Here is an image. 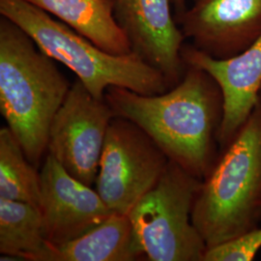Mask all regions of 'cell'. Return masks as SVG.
<instances>
[{
	"label": "cell",
	"mask_w": 261,
	"mask_h": 261,
	"mask_svg": "<svg viewBox=\"0 0 261 261\" xmlns=\"http://www.w3.org/2000/svg\"><path fill=\"white\" fill-rule=\"evenodd\" d=\"M174 15H178L187 9V0H171Z\"/></svg>",
	"instance_id": "17"
},
{
	"label": "cell",
	"mask_w": 261,
	"mask_h": 261,
	"mask_svg": "<svg viewBox=\"0 0 261 261\" xmlns=\"http://www.w3.org/2000/svg\"><path fill=\"white\" fill-rule=\"evenodd\" d=\"M259 98H260V100H261V89H260V92H259Z\"/></svg>",
	"instance_id": "18"
},
{
	"label": "cell",
	"mask_w": 261,
	"mask_h": 261,
	"mask_svg": "<svg viewBox=\"0 0 261 261\" xmlns=\"http://www.w3.org/2000/svg\"><path fill=\"white\" fill-rule=\"evenodd\" d=\"M40 184L45 236L54 245L74 240L113 213L96 190L73 177L50 154L43 162Z\"/></svg>",
	"instance_id": "9"
},
{
	"label": "cell",
	"mask_w": 261,
	"mask_h": 261,
	"mask_svg": "<svg viewBox=\"0 0 261 261\" xmlns=\"http://www.w3.org/2000/svg\"><path fill=\"white\" fill-rule=\"evenodd\" d=\"M0 14L24 30L43 53L75 73L97 99L103 100L111 86L143 95L169 89L164 75L134 51L123 56L107 53L27 0H0Z\"/></svg>",
	"instance_id": "4"
},
{
	"label": "cell",
	"mask_w": 261,
	"mask_h": 261,
	"mask_svg": "<svg viewBox=\"0 0 261 261\" xmlns=\"http://www.w3.org/2000/svg\"><path fill=\"white\" fill-rule=\"evenodd\" d=\"M261 250V225L227 242L207 249L203 261H251Z\"/></svg>",
	"instance_id": "16"
},
{
	"label": "cell",
	"mask_w": 261,
	"mask_h": 261,
	"mask_svg": "<svg viewBox=\"0 0 261 261\" xmlns=\"http://www.w3.org/2000/svg\"><path fill=\"white\" fill-rule=\"evenodd\" d=\"M0 198L40 205V172L8 127L0 129Z\"/></svg>",
	"instance_id": "15"
},
{
	"label": "cell",
	"mask_w": 261,
	"mask_h": 261,
	"mask_svg": "<svg viewBox=\"0 0 261 261\" xmlns=\"http://www.w3.org/2000/svg\"><path fill=\"white\" fill-rule=\"evenodd\" d=\"M181 56L185 65L204 70L219 84L224 97V118L218 141L224 148L260 101L261 35L237 56L218 59L193 45H184Z\"/></svg>",
	"instance_id": "11"
},
{
	"label": "cell",
	"mask_w": 261,
	"mask_h": 261,
	"mask_svg": "<svg viewBox=\"0 0 261 261\" xmlns=\"http://www.w3.org/2000/svg\"><path fill=\"white\" fill-rule=\"evenodd\" d=\"M1 260L53 261L37 206L0 198Z\"/></svg>",
	"instance_id": "13"
},
{
	"label": "cell",
	"mask_w": 261,
	"mask_h": 261,
	"mask_svg": "<svg viewBox=\"0 0 261 261\" xmlns=\"http://www.w3.org/2000/svg\"><path fill=\"white\" fill-rule=\"evenodd\" d=\"M54 15L112 55L132 53L130 41L114 16V0H27Z\"/></svg>",
	"instance_id": "12"
},
{
	"label": "cell",
	"mask_w": 261,
	"mask_h": 261,
	"mask_svg": "<svg viewBox=\"0 0 261 261\" xmlns=\"http://www.w3.org/2000/svg\"><path fill=\"white\" fill-rule=\"evenodd\" d=\"M114 16L130 41L132 50L160 71L169 89L182 80L186 65L181 56L182 31L171 0H114Z\"/></svg>",
	"instance_id": "10"
},
{
	"label": "cell",
	"mask_w": 261,
	"mask_h": 261,
	"mask_svg": "<svg viewBox=\"0 0 261 261\" xmlns=\"http://www.w3.org/2000/svg\"><path fill=\"white\" fill-rule=\"evenodd\" d=\"M174 15L193 46L218 59L239 55L261 35V0H192Z\"/></svg>",
	"instance_id": "8"
},
{
	"label": "cell",
	"mask_w": 261,
	"mask_h": 261,
	"mask_svg": "<svg viewBox=\"0 0 261 261\" xmlns=\"http://www.w3.org/2000/svg\"><path fill=\"white\" fill-rule=\"evenodd\" d=\"M192 220L207 249L261 224V100L219 157L196 195Z\"/></svg>",
	"instance_id": "3"
},
{
	"label": "cell",
	"mask_w": 261,
	"mask_h": 261,
	"mask_svg": "<svg viewBox=\"0 0 261 261\" xmlns=\"http://www.w3.org/2000/svg\"><path fill=\"white\" fill-rule=\"evenodd\" d=\"M168 161L137 124L115 116L107 132L96 191L112 212L128 215L156 185Z\"/></svg>",
	"instance_id": "6"
},
{
	"label": "cell",
	"mask_w": 261,
	"mask_h": 261,
	"mask_svg": "<svg viewBox=\"0 0 261 261\" xmlns=\"http://www.w3.org/2000/svg\"><path fill=\"white\" fill-rule=\"evenodd\" d=\"M139 258L128 215L112 213L72 241L54 245L53 261H133Z\"/></svg>",
	"instance_id": "14"
},
{
	"label": "cell",
	"mask_w": 261,
	"mask_h": 261,
	"mask_svg": "<svg viewBox=\"0 0 261 261\" xmlns=\"http://www.w3.org/2000/svg\"><path fill=\"white\" fill-rule=\"evenodd\" d=\"M202 180L168 161L163 174L128 214L134 246L151 261H203L207 246L192 220Z\"/></svg>",
	"instance_id": "5"
},
{
	"label": "cell",
	"mask_w": 261,
	"mask_h": 261,
	"mask_svg": "<svg viewBox=\"0 0 261 261\" xmlns=\"http://www.w3.org/2000/svg\"><path fill=\"white\" fill-rule=\"evenodd\" d=\"M115 113L80 80L72 84L51 123L47 154L87 186L96 182L107 132Z\"/></svg>",
	"instance_id": "7"
},
{
	"label": "cell",
	"mask_w": 261,
	"mask_h": 261,
	"mask_svg": "<svg viewBox=\"0 0 261 261\" xmlns=\"http://www.w3.org/2000/svg\"><path fill=\"white\" fill-rule=\"evenodd\" d=\"M105 100L116 116L144 130L168 160L201 180L208 175L220 154L224 97L204 70L186 65L179 84L157 95L111 86Z\"/></svg>",
	"instance_id": "1"
},
{
	"label": "cell",
	"mask_w": 261,
	"mask_h": 261,
	"mask_svg": "<svg viewBox=\"0 0 261 261\" xmlns=\"http://www.w3.org/2000/svg\"><path fill=\"white\" fill-rule=\"evenodd\" d=\"M56 60L12 20L0 18V112L36 168L48 133L72 86Z\"/></svg>",
	"instance_id": "2"
}]
</instances>
